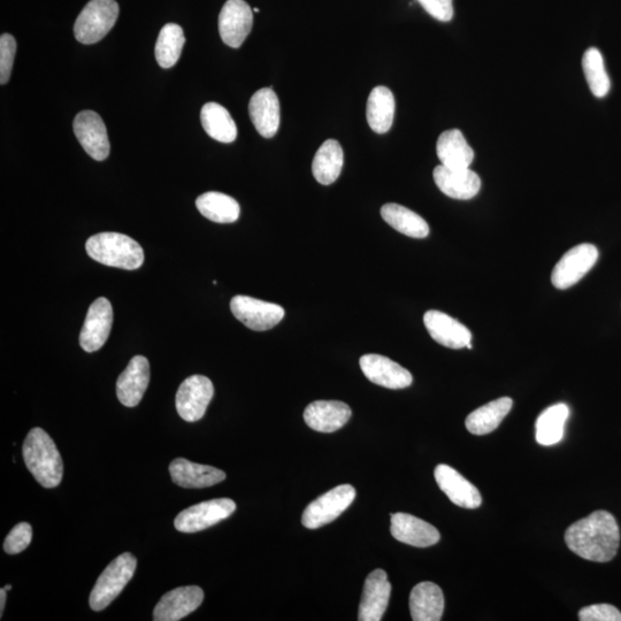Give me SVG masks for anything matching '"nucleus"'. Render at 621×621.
Here are the masks:
<instances>
[{"instance_id": "nucleus-24", "label": "nucleus", "mask_w": 621, "mask_h": 621, "mask_svg": "<svg viewBox=\"0 0 621 621\" xmlns=\"http://www.w3.org/2000/svg\"><path fill=\"white\" fill-rule=\"evenodd\" d=\"M170 474L174 483L182 488L212 487L226 479L224 471L212 466L191 463L184 458L173 460Z\"/></svg>"}, {"instance_id": "nucleus-21", "label": "nucleus", "mask_w": 621, "mask_h": 621, "mask_svg": "<svg viewBox=\"0 0 621 621\" xmlns=\"http://www.w3.org/2000/svg\"><path fill=\"white\" fill-rule=\"evenodd\" d=\"M149 382V360L143 356H135L117 382V395L121 404L127 408H135L142 401Z\"/></svg>"}, {"instance_id": "nucleus-19", "label": "nucleus", "mask_w": 621, "mask_h": 621, "mask_svg": "<svg viewBox=\"0 0 621 621\" xmlns=\"http://www.w3.org/2000/svg\"><path fill=\"white\" fill-rule=\"evenodd\" d=\"M390 532L397 541L417 548L434 546L441 539L433 525L408 513L391 515Z\"/></svg>"}, {"instance_id": "nucleus-16", "label": "nucleus", "mask_w": 621, "mask_h": 621, "mask_svg": "<svg viewBox=\"0 0 621 621\" xmlns=\"http://www.w3.org/2000/svg\"><path fill=\"white\" fill-rule=\"evenodd\" d=\"M434 477L442 492L460 508L477 509L481 505L478 488L449 465L436 466Z\"/></svg>"}, {"instance_id": "nucleus-17", "label": "nucleus", "mask_w": 621, "mask_h": 621, "mask_svg": "<svg viewBox=\"0 0 621 621\" xmlns=\"http://www.w3.org/2000/svg\"><path fill=\"white\" fill-rule=\"evenodd\" d=\"M391 585L387 573L383 570H375L368 575L362 601H360L359 621H380L385 615L390 600Z\"/></svg>"}, {"instance_id": "nucleus-18", "label": "nucleus", "mask_w": 621, "mask_h": 621, "mask_svg": "<svg viewBox=\"0 0 621 621\" xmlns=\"http://www.w3.org/2000/svg\"><path fill=\"white\" fill-rule=\"evenodd\" d=\"M433 178L437 188L444 195L459 199V201H469L477 196L481 189L479 175L470 168L454 170V168L440 165L435 167Z\"/></svg>"}, {"instance_id": "nucleus-2", "label": "nucleus", "mask_w": 621, "mask_h": 621, "mask_svg": "<svg viewBox=\"0 0 621 621\" xmlns=\"http://www.w3.org/2000/svg\"><path fill=\"white\" fill-rule=\"evenodd\" d=\"M23 459L30 473L44 488H56L64 475L63 459L55 442L42 428H33L23 443Z\"/></svg>"}, {"instance_id": "nucleus-9", "label": "nucleus", "mask_w": 621, "mask_h": 621, "mask_svg": "<svg viewBox=\"0 0 621 621\" xmlns=\"http://www.w3.org/2000/svg\"><path fill=\"white\" fill-rule=\"evenodd\" d=\"M598 259V250L593 244H579L567 251L551 274L555 288L565 290L577 285L592 270Z\"/></svg>"}, {"instance_id": "nucleus-12", "label": "nucleus", "mask_w": 621, "mask_h": 621, "mask_svg": "<svg viewBox=\"0 0 621 621\" xmlns=\"http://www.w3.org/2000/svg\"><path fill=\"white\" fill-rule=\"evenodd\" d=\"M73 128L82 148L92 159L103 161L109 157V136L103 119L96 112L83 111L76 115Z\"/></svg>"}, {"instance_id": "nucleus-6", "label": "nucleus", "mask_w": 621, "mask_h": 621, "mask_svg": "<svg viewBox=\"0 0 621 621\" xmlns=\"http://www.w3.org/2000/svg\"><path fill=\"white\" fill-rule=\"evenodd\" d=\"M356 494V489L350 485L329 490L308 505L303 512L302 524L306 528L317 529L333 523L355 501Z\"/></svg>"}, {"instance_id": "nucleus-39", "label": "nucleus", "mask_w": 621, "mask_h": 621, "mask_svg": "<svg viewBox=\"0 0 621 621\" xmlns=\"http://www.w3.org/2000/svg\"><path fill=\"white\" fill-rule=\"evenodd\" d=\"M418 2L436 20L449 22L454 18L452 0H418Z\"/></svg>"}, {"instance_id": "nucleus-29", "label": "nucleus", "mask_w": 621, "mask_h": 621, "mask_svg": "<svg viewBox=\"0 0 621 621\" xmlns=\"http://www.w3.org/2000/svg\"><path fill=\"white\" fill-rule=\"evenodd\" d=\"M344 153L339 142L327 140L314 156L312 173L314 179L324 186L334 183L341 175Z\"/></svg>"}, {"instance_id": "nucleus-30", "label": "nucleus", "mask_w": 621, "mask_h": 621, "mask_svg": "<svg viewBox=\"0 0 621 621\" xmlns=\"http://www.w3.org/2000/svg\"><path fill=\"white\" fill-rule=\"evenodd\" d=\"M381 217L387 224L403 235L413 239H425L429 234V226L423 217L408 207L389 203L382 206Z\"/></svg>"}, {"instance_id": "nucleus-25", "label": "nucleus", "mask_w": 621, "mask_h": 621, "mask_svg": "<svg viewBox=\"0 0 621 621\" xmlns=\"http://www.w3.org/2000/svg\"><path fill=\"white\" fill-rule=\"evenodd\" d=\"M444 611L442 589L433 582H420L410 595V612L414 621H439Z\"/></svg>"}, {"instance_id": "nucleus-28", "label": "nucleus", "mask_w": 621, "mask_h": 621, "mask_svg": "<svg viewBox=\"0 0 621 621\" xmlns=\"http://www.w3.org/2000/svg\"><path fill=\"white\" fill-rule=\"evenodd\" d=\"M513 401L510 397L481 406L466 418L467 431L473 435H487L495 431L512 409Z\"/></svg>"}, {"instance_id": "nucleus-10", "label": "nucleus", "mask_w": 621, "mask_h": 621, "mask_svg": "<svg viewBox=\"0 0 621 621\" xmlns=\"http://www.w3.org/2000/svg\"><path fill=\"white\" fill-rule=\"evenodd\" d=\"M214 395L213 383L204 375H193L181 383L176 393V410L183 420H201Z\"/></svg>"}, {"instance_id": "nucleus-42", "label": "nucleus", "mask_w": 621, "mask_h": 621, "mask_svg": "<svg viewBox=\"0 0 621 621\" xmlns=\"http://www.w3.org/2000/svg\"><path fill=\"white\" fill-rule=\"evenodd\" d=\"M253 11H255L256 13H258V12H259V9H255V10H253Z\"/></svg>"}, {"instance_id": "nucleus-33", "label": "nucleus", "mask_w": 621, "mask_h": 621, "mask_svg": "<svg viewBox=\"0 0 621 621\" xmlns=\"http://www.w3.org/2000/svg\"><path fill=\"white\" fill-rule=\"evenodd\" d=\"M202 126L207 135L221 143H232L237 137V127L232 115L217 103H207L201 111Z\"/></svg>"}, {"instance_id": "nucleus-40", "label": "nucleus", "mask_w": 621, "mask_h": 621, "mask_svg": "<svg viewBox=\"0 0 621 621\" xmlns=\"http://www.w3.org/2000/svg\"><path fill=\"white\" fill-rule=\"evenodd\" d=\"M6 592L7 590L3 588L0 590V616H3L5 603H6Z\"/></svg>"}, {"instance_id": "nucleus-23", "label": "nucleus", "mask_w": 621, "mask_h": 621, "mask_svg": "<svg viewBox=\"0 0 621 621\" xmlns=\"http://www.w3.org/2000/svg\"><path fill=\"white\" fill-rule=\"evenodd\" d=\"M349 405L339 401H317L308 405L304 420L313 431L334 433L348 424L351 418Z\"/></svg>"}, {"instance_id": "nucleus-36", "label": "nucleus", "mask_w": 621, "mask_h": 621, "mask_svg": "<svg viewBox=\"0 0 621 621\" xmlns=\"http://www.w3.org/2000/svg\"><path fill=\"white\" fill-rule=\"evenodd\" d=\"M33 540V528L28 523H20L12 528V531L4 542V550L9 555H18L29 547Z\"/></svg>"}, {"instance_id": "nucleus-8", "label": "nucleus", "mask_w": 621, "mask_h": 621, "mask_svg": "<svg viewBox=\"0 0 621 621\" xmlns=\"http://www.w3.org/2000/svg\"><path fill=\"white\" fill-rule=\"evenodd\" d=\"M230 310L237 320L255 332L270 331L285 318L282 306L249 296H235L230 302Z\"/></svg>"}, {"instance_id": "nucleus-15", "label": "nucleus", "mask_w": 621, "mask_h": 621, "mask_svg": "<svg viewBox=\"0 0 621 621\" xmlns=\"http://www.w3.org/2000/svg\"><path fill=\"white\" fill-rule=\"evenodd\" d=\"M203 600V589L197 586L173 589L161 597L153 611V619L156 621L181 620L201 607Z\"/></svg>"}, {"instance_id": "nucleus-32", "label": "nucleus", "mask_w": 621, "mask_h": 621, "mask_svg": "<svg viewBox=\"0 0 621 621\" xmlns=\"http://www.w3.org/2000/svg\"><path fill=\"white\" fill-rule=\"evenodd\" d=\"M570 416L569 406L563 403L555 404L544 410L536 420V441L541 446H554L561 442L564 436V427Z\"/></svg>"}, {"instance_id": "nucleus-20", "label": "nucleus", "mask_w": 621, "mask_h": 621, "mask_svg": "<svg viewBox=\"0 0 621 621\" xmlns=\"http://www.w3.org/2000/svg\"><path fill=\"white\" fill-rule=\"evenodd\" d=\"M424 324L432 339L450 349L466 348L472 341L470 329L441 311H427Z\"/></svg>"}, {"instance_id": "nucleus-5", "label": "nucleus", "mask_w": 621, "mask_h": 621, "mask_svg": "<svg viewBox=\"0 0 621 621\" xmlns=\"http://www.w3.org/2000/svg\"><path fill=\"white\" fill-rule=\"evenodd\" d=\"M119 17L115 0H90L76 19L74 35L82 44H95L110 33Z\"/></svg>"}, {"instance_id": "nucleus-1", "label": "nucleus", "mask_w": 621, "mask_h": 621, "mask_svg": "<svg viewBox=\"0 0 621 621\" xmlns=\"http://www.w3.org/2000/svg\"><path fill=\"white\" fill-rule=\"evenodd\" d=\"M565 542L567 548L586 561L607 563L617 555L619 526L611 513L595 511L567 528Z\"/></svg>"}, {"instance_id": "nucleus-4", "label": "nucleus", "mask_w": 621, "mask_h": 621, "mask_svg": "<svg viewBox=\"0 0 621 621\" xmlns=\"http://www.w3.org/2000/svg\"><path fill=\"white\" fill-rule=\"evenodd\" d=\"M137 566V559L130 552L120 555L98 578L90 594V608L102 611L117 598L128 582L133 579Z\"/></svg>"}, {"instance_id": "nucleus-31", "label": "nucleus", "mask_w": 621, "mask_h": 621, "mask_svg": "<svg viewBox=\"0 0 621 621\" xmlns=\"http://www.w3.org/2000/svg\"><path fill=\"white\" fill-rule=\"evenodd\" d=\"M196 206L202 216L218 224H233L241 213L240 204L233 197L217 191H209L199 196Z\"/></svg>"}, {"instance_id": "nucleus-41", "label": "nucleus", "mask_w": 621, "mask_h": 621, "mask_svg": "<svg viewBox=\"0 0 621 621\" xmlns=\"http://www.w3.org/2000/svg\"><path fill=\"white\" fill-rule=\"evenodd\" d=\"M4 588L7 590V592H9V590H11V589H12V586H11V585H7V586H5Z\"/></svg>"}, {"instance_id": "nucleus-13", "label": "nucleus", "mask_w": 621, "mask_h": 621, "mask_svg": "<svg viewBox=\"0 0 621 621\" xmlns=\"http://www.w3.org/2000/svg\"><path fill=\"white\" fill-rule=\"evenodd\" d=\"M113 325V309L109 299H96L90 305L86 321L80 334V344L84 351L95 352L103 348L109 339Z\"/></svg>"}, {"instance_id": "nucleus-7", "label": "nucleus", "mask_w": 621, "mask_h": 621, "mask_svg": "<svg viewBox=\"0 0 621 621\" xmlns=\"http://www.w3.org/2000/svg\"><path fill=\"white\" fill-rule=\"evenodd\" d=\"M235 510L236 503L230 498L202 502L180 512L174 526L181 533L202 532L229 518Z\"/></svg>"}, {"instance_id": "nucleus-27", "label": "nucleus", "mask_w": 621, "mask_h": 621, "mask_svg": "<svg viewBox=\"0 0 621 621\" xmlns=\"http://www.w3.org/2000/svg\"><path fill=\"white\" fill-rule=\"evenodd\" d=\"M395 97L387 87H375L368 97L366 118L373 132L386 134L393 126Z\"/></svg>"}, {"instance_id": "nucleus-26", "label": "nucleus", "mask_w": 621, "mask_h": 621, "mask_svg": "<svg viewBox=\"0 0 621 621\" xmlns=\"http://www.w3.org/2000/svg\"><path fill=\"white\" fill-rule=\"evenodd\" d=\"M436 153L442 166L454 170L470 168L474 160V151L459 129H450L440 135Z\"/></svg>"}, {"instance_id": "nucleus-34", "label": "nucleus", "mask_w": 621, "mask_h": 621, "mask_svg": "<svg viewBox=\"0 0 621 621\" xmlns=\"http://www.w3.org/2000/svg\"><path fill=\"white\" fill-rule=\"evenodd\" d=\"M184 43L183 29L176 23H167L161 28L155 48L159 66L171 68L178 63Z\"/></svg>"}, {"instance_id": "nucleus-35", "label": "nucleus", "mask_w": 621, "mask_h": 621, "mask_svg": "<svg viewBox=\"0 0 621 621\" xmlns=\"http://www.w3.org/2000/svg\"><path fill=\"white\" fill-rule=\"evenodd\" d=\"M582 68L590 91L598 98H603L609 94L611 82L607 71H605L604 59L600 50L590 48L582 58Z\"/></svg>"}, {"instance_id": "nucleus-22", "label": "nucleus", "mask_w": 621, "mask_h": 621, "mask_svg": "<svg viewBox=\"0 0 621 621\" xmlns=\"http://www.w3.org/2000/svg\"><path fill=\"white\" fill-rule=\"evenodd\" d=\"M249 113L253 126L265 138L278 133L281 120L280 102L272 88H263L250 99Z\"/></svg>"}, {"instance_id": "nucleus-3", "label": "nucleus", "mask_w": 621, "mask_h": 621, "mask_svg": "<svg viewBox=\"0 0 621 621\" xmlns=\"http://www.w3.org/2000/svg\"><path fill=\"white\" fill-rule=\"evenodd\" d=\"M86 250L90 258L110 267L134 271L144 263V251L132 237L119 233L91 236Z\"/></svg>"}, {"instance_id": "nucleus-37", "label": "nucleus", "mask_w": 621, "mask_h": 621, "mask_svg": "<svg viewBox=\"0 0 621 621\" xmlns=\"http://www.w3.org/2000/svg\"><path fill=\"white\" fill-rule=\"evenodd\" d=\"M17 42L10 34L0 37V83L5 84L11 78Z\"/></svg>"}, {"instance_id": "nucleus-11", "label": "nucleus", "mask_w": 621, "mask_h": 621, "mask_svg": "<svg viewBox=\"0 0 621 621\" xmlns=\"http://www.w3.org/2000/svg\"><path fill=\"white\" fill-rule=\"evenodd\" d=\"M253 12L244 0H227L219 15V33L230 48L239 49L251 33Z\"/></svg>"}, {"instance_id": "nucleus-14", "label": "nucleus", "mask_w": 621, "mask_h": 621, "mask_svg": "<svg viewBox=\"0 0 621 621\" xmlns=\"http://www.w3.org/2000/svg\"><path fill=\"white\" fill-rule=\"evenodd\" d=\"M365 377L381 387L404 389L412 385V374L394 360L381 355H365L359 360Z\"/></svg>"}, {"instance_id": "nucleus-38", "label": "nucleus", "mask_w": 621, "mask_h": 621, "mask_svg": "<svg viewBox=\"0 0 621 621\" xmlns=\"http://www.w3.org/2000/svg\"><path fill=\"white\" fill-rule=\"evenodd\" d=\"M581 621H621V612L610 604H595L582 608L579 612Z\"/></svg>"}]
</instances>
